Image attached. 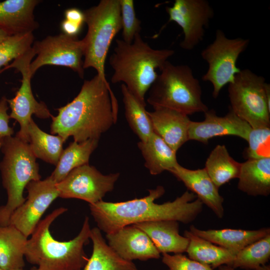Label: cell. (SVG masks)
I'll return each mask as SVG.
<instances>
[{
  "label": "cell",
  "mask_w": 270,
  "mask_h": 270,
  "mask_svg": "<svg viewBox=\"0 0 270 270\" xmlns=\"http://www.w3.org/2000/svg\"><path fill=\"white\" fill-rule=\"evenodd\" d=\"M162 262L168 270H214L210 266L192 260L182 254H163Z\"/></svg>",
  "instance_id": "35"
},
{
  "label": "cell",
  "mask_w": 270,
  "mask_h": 270,
  "mask_svg": "<svg viewBox=\"0 0 270 270\" xmlns=\"http://www.w3.org/2000/svg\"><path fill=\"white\" fill-rule=\"evenodd\" d=\"M179 222L174 220L148 222L133 224L144 232L160 254L186 252L189 240L179 234Z\"/></svg>",
  "instance_id": "20"
},
{
  "label": "cell",
  "mask_w": 270,
  "mask_h": 270,
  "mask_svg": "<svg viewBox=\"0 0 270 270\" xmlns=\"http://www.w3.org/2000/svg\"><path fill=\"white\" fill-rule=\"evenodd\" d=\"M148 90L147 102L152 107L166 108L187 116L208 110L202 100L200 82L190 66L168 60Z\"/></svg>",
  "instance_id": "6"
},
{
  "label": "cell",
  "mask_w": 270,
  "mask_h": 270,
  "mask_svg": "<svg viewBox=\"0 0 270 270\" xmlns=\"http://www.w3.org/2000/svg\"><path fill=\"white\" fill-rule=\"evenodd\" d=\"M184 236L188 239L186 250L188 258L214 269L222 265L230 266L235 255L232 252L199 237L190 230H185Z\"/></svg>",
  "instance_id": "26"
},
{
  "label": "cell",
  "mask_w": 270,
  "mask_h": 270,
  "mask_svg": "<svg viewBox=\"0 0 270 270\" xmlns=\"http://www.w3.org/2000/svg\"><path fill=\"white\" fill-rule=\"evenodd\" d=\"M148 112L153 130L176 152L188 140V131L191 120L188 116L176 110L153 106Z\"/></svg>",
  "instance_id": "18"
},
{
  "label": "cell",
  "mask_w": 270,
  "mask_h": 270,
  "mask_svg": "<svg viewBox=\"0 0 270 270\" xmlns=\"http://www.w3.org/2000/svg\"><path fill=\"white\" fill-rule=\"evenodd\" d=\"M0 270H3L2 269L0 268Z\"/></svg>",
  "instance_id": "44"
},
{
  "label": "cell",
  "mask_w": 270,
  "mask_h": 270,
  "mask_svg": "<svg viewBox=\"0 0 270 270\" xmlns=\"http://www.w3.org/2000/svg\"><path fill=\"white\" fill-rule=\"evenodd\" d=\"M68 209L60 207L41 220L28 240L24 258L37 266L38 270H81L88 258L84 247L89 243L91 228L86 216L78 234L68 241L54 238L50 228L52 224Z\"/></svg>",
  "instance_id": "3"
},
{
  "label": "cell",
  "mask_w": 270,
  "mask_h": 270,
  "mask_svg": "<svg viewBox=\"0 0 270 270\" xmlns=\"http://www.w3.org/2000/svg\"><path fill=\"white\" fill-rule=\"evenodd\" d=\"M30 270H38V269L36 266H34L31 268Z\"/></svg>",
  "instance_id": "41"
},
{
  "label": "cell",
  "mask_w": 270,
  "mask_h": 270,
  "mask_svg": "<svg viewBox=\"0 0 270 270\" xmlns=\"http://www.w3.org/2000/svg\"><path fill=\"white\" fill-rule=\"evenodd\" d=\"M12 270H24L23 268H16V269Z\"/></svg>",
  "instance_id": "43"
},
{
  "label": "cell",
  "mask_w": 270,
  "mask_h": 270,
  "mask_svg": "<svg viewBox=\"0 0 270 270\" xmlns=\"http://www.w3.org/2000/svg\"><path fill=\"white\" fill-rule=\"evenodd\" d=\"M218 270H236L230 266L227 265H222L218 268ZM256 270H270V264H265L261 266Z\"/></svg>",
  "instance_id": "39"
},
{
  "label": "cell",
  "mask_w": 270,
  "mask_h": 270,
  "mask_svg": "<svg viewBox=\"0 0 270 270\" xmlns=\"http://www.w3.org/2000/svg\"><path fill=\"white\" fill-rule=\"evenodd\" d=\"M92 254L81 270H138L133 262L118 254L107 244L98 227L91 228Z\"/></svg>",
  "instance_id": "23"
},
{
  "label": "cell",
  "mask_w": 270,
  "mask_h": 270,
  "mask_svg": "<svg viewBox=\"0 0 270 270\" xmlns=\"http://www.w3.org/2000/svg\"><path fill=\"white\" fill-rule=\"evenodd\" d=\"M120 176L119 172L104 174L88 164L72 170L56 186L60 198H76L93 204L102 200L114 190Z\"/></svg>",
  "instance_id": "12"
},
{
  "label": "cell",
  "mask_w": 270,
  "mask_h": 270,
  "mask_svg": "<svg viewBox=\"0 0 270 270\" xmlns=\"http://www.w3.org/2000/svg\"><path fill=\"white\" fill-rule=\"evenodd\" d=\"M65 19L71 22L82 26L84 22V12L76 8H71L66 10L64 13Z\"/></svg>",
  "instance_id": "37"
},
{
  "label": "cell",
  "mask_w": 270,
  "mask_h": 270,
  "mask_svg": "<svg viewBox=\"0 0 270 270\" xmlns=\"http://www.w3.org/2000/svg\"><path fill=\"white\" fill-rule=\"evenodd\" d=\"M238 188L248 196L270 194V158H249L241 163Z\"/></svg>",
  "instance_id": "22"
},
{
  "label": "cell",
  "mask_w": 270,
  "mask_h": 270,
  "mask_svg": "<svg viewBox=\"0 0 270 270\" xmlns=\"http://www.w3.org/2000/svg\"><path fill=\"white\" fill-rule=\"evenodd\" d=\"M0 150L4 154L0 162L3 187L6 191V204L0 206V226L8 225L14 210L26 200L24 190L33 180H40L39 166L28 143L16 136L2 138Z\"/></svg>",
  "instance_id": "5"
},
{
  "label": "cell",
  "mask_w": 270,
  "mask_h": 270,
  "mask_svg": "<svg viewBox=\"0 0 270 270\" xmlns=\"http://www.w3.org/2000/svg\"><path fill=\"white\" fill-rule=\"evenodd\" d=\"M84 13L88 32L82 40L83 68H94L97 74L108 82L104 72L106 59L112 40L122 29L119 0H102Z\"/></svg>",
  "instance_id": "7"
},
{
  "label": "cell",
  "mask_w": 270,
  "mask_h": 270,
  "mask_svg": "<svg viewBox=\"0 0 270 270\" xmlns=\"http://www.w3.org/2000/svg\"><path fill=\"white\" fill-rule=\"evenodd\" d=\"M204 113L203 121L190 122L188 131V140L207 144L215 136H234L247 141L252 128L230 107L228 112L224 116H217L214 110H208Z\"/></svg>",
  "instance_id": "15"
},
{
  "label": "cell",
  "mask_w": 270,
  "mask_h": 270,
  "mask_svg": "<svg viewBox=\"0 0 270 270\" xmlns=\"http://www.w3.org/2000/svg\"><path fill=\"white\" fill-rule=\"evenodd\" d=\"M241 163L229 154L224 145H217L208 156L205 164L208 174L219 188L232 180L238 178Z\"/></svg>",
  "instance_id": "28"
},
{
  "label": "cell",
  "mask_w": 270,
  "mask_h": 270,
  "mask_svg": "<svg viewBox=\"0 0 270 270\" xmlns=\"http://www.w3.org/2000/svg\"><path fill=\"white\" fill-rule=\"evenodd\" d=\"M138 146L144 160V166L152 175L168 171L178 164L176 152L154 132L146 141L138 142Z\"/></svg>",
  "instance_id": "24"
},
{
  "label": "cell",
  "mask_w": 270,
  "mask_h": 270,
  "mask_svg": "<svg viewBox=\"0 0 270 270\" xmlns=\"http://www.w3.org/2000/svg\"><path fill=\"white\" fill-rule=\"evenodd\" d=\"M56 184L50 176L30 182L26 187L28 198L12 212L8 224L14 226L26 238L30 236L44 212L59 197Z\"/></svg>",
  "instance_id": "14"
},
{
  "label": "cell",
  "mask_w": 270,
  "mask_h": 270,
  "mask_svg": "<svg viewBox=\"0 0 270 270\" xmlns=\"http://www.w3.org/2000/svg\"><path fill=\"white\" fill-rule=\"evenodd\" d=\"M36 54L32 48L23 56L0 70V74L11 68H16L21 73L22 84L15 96L8 99V107L11 110L10 118L15 120L20 125V130L16 136L28 143V126L32 116L34 114L42 119L52 117L47 106L44 102H38L34 98L32 90L30 66Z\"/></svg>",
  "instance_id": "10"
},
{
  "label": "cell",
  "mask_w": 270,
  "mask_h": 270,
  "mask_svg": "<svg viewBox=\"0 0 270 270\" xmlns=\"http://www.w3.org/2000/svg\"><path fill=\"white\" fill-rule=\"evenodd\" d=\"M249 44L248 38H228L222 30L218 29L213 42L202 51L201 56L208 66L202 78L212 84V95L214 98L218 97L224 86L232 82L236 74L240 71L237 61Z\"/></svg>",
  "instance_id": "9"
},
{
  "label": "cell",
  "mask_w": 270,
  "mask_h": 270,
  "mask_svg": "<svg viewBox=\"0 0 270 270\" xmlns=\"http://www.w3.org/2000/svg\"><path fill=\"white\" fill-rule=\"evenodd\" d=\"M168 22L176 23L182 29V48L192 50L204 38L206 28L214 16V10L206 0H176L166 8Z\"/></svg>",
  "instance_id": "13"
},
{
  "label": "cell",
  "mask_w": 270,
  "mask_h": 270,
  "mask_svg": "<svg viewBox=\"0 0 270 270\" xmlns=\"http://www.w3.org/2000/svg\"><path fill=\"white\" fill-rule=\"evenodd\" d=\"M190 230L194 234L224 248L234 254L248 244L270 234L269 228L256 230L232 228L202 230L191 225Z\"/></svg>",
  "instance_id": "21"
},
{
  "label": "cell",
  "mask_w": 270,
  "mask_h": 270,
  "mask_svg": "<svg viewBox=\"0 0 270 270\" xmlns=\"http://www.w3.org/2000/svg\"><path fill=\"white\" fill-rule=\"evenodd\" d=\"M122 40L132 43L141 30V22L136 17L132 0H119Z\"/></svg>",
  "instance_id": "34"
},
{
  "label": "cell",
  "mask_w": 270,
  "mask_h": 270,
  "mask_svg": "<svg viewBox=\"0 0 270 270\" xmlns=\"http://www.w3.org/2000/svg\"><path fill=\"white\" fill-rule=\"evenodd\" d=\"M28 238L14 226H0V268L3 270L23 268Z\"/></svg>",
  "instance_id": "25"
},
{
  "label": "cell",
  "mask_w": 270,
  "mask_h": 270,
  "mask_svg": "<svg viewBox=\"0 0 270 270\" xmlns=\"http://www.w3.org/2000/svg\"><path fill=\"white\" fill-rule=\"evenodd\" d=\"M121 92L126 120L140 142H145L154 132L150 118L143 104L123 84Z\"/></svg>",
  "instance_id": "30"
},
{
  "label": "cell",
  "mask_w": 270,
  "mask_h": 270,
  "mask_svg": "<svg viewBox=\"0 0 270 270\" xmlns=\"http://www.w3.org/2000/svg\"><path fill=\"white\" fill-rule=\"evenodd\" d=\"M231 110L252 128H270V85L249 69L240 70L228 84Z\"/></svg>",
  "instance_id": "8"
},
{
  "label": "cell",
  "mask_w": 270,
  "mask_h": 270,
  "mask_svg": "<svg viewBox=\"0 0 270 270\" xmlns=\"http://www.w3.org/2000/svg\"><path fill=\"white\" fill-rule=\"evenodd\" d=\"M168 172L182 182L187 188L194 193L197 198L209 208L218 218H221L224 216V199L204 168L190 170L178 164Z\"/></svg>",
  "instance_id": "17"
},
{
  "label": "cell",
  "mask_w": 270,
  "mask_h": 270,
  "mask_svg": "<svg viewBox=\"0 0 270 270\" xmlns=\"http://www.w3.org/2000/svg\"><path fill=\"white\" fill-rule=\"evenodd\" d=\"M244 155L249 158H270V128H252Z\"/></svg>",
  "instance_id": "33"
},
{
  "label": "cell",
  "mask_w": 270,
  "mask_h": 270,
  "mask_svg": "<svg viewBox=\"0 0 270 270\" xmlns=\"http://www.w3.org/2000/svg\"><path fill=\"white\" fill-rule=\"evenodd\" d=\"M8 108L7 98L2 97L0 100V137L2 138L12 136L14 134L13 128L8 125L10 118L8 114Z\"/></svg>",
  "instance_id": "36"
},
{
  "label": "cell",
  "mask_w": 270,
  "mask_h": 270,
  "mask_svg": "<svg viewBox=\"0 0 270 270\" xmlns=\"http://www.w3.org/2000/svg\"><path fill=\"white\" fill-rule=\"evenodd\" d=\"M165 192L158 186L149 190L144 198L121 202L102 200L89 204L90 214L98 228L106 234L124 226L136 224L164 220H174L188 224L202 212V202L196 195L188 190L172 202L161 204L154 202Z\"/></svg>",
  "instance_id": "2"
},
{
  "label": "cell",
  "mask_w": 270,
  "mask_h": 270,
  "mask_svg": "<svg viewBox=\"0 0 270 270\" xmlns=\"http://www.w3.org/2000/svg\"><path fill=\"white\" fill-rule=\"evenodd\" d=\"M8 35L6 32L0 29V42L6 38Z\"/></svg>",
  "instance_id": "40"
},
{
  "label": "cell",
  "mask_w": 270,
  "mask_h": 270,
  "mask_svg": "<svg viewBox=\"0 0 270 270\" xmlns=\"http://www.w3.org/2000/svg\"><path fill=\"white\" fill-rule=\"evenodd\" d=\"M116 42V46L109 58L114 70L112 83L122 82L146 106L145 96L158 77L156 69L160 70L174 51L152 48L142 39L140 33L130 44L119 39Z\"/></svg>",
  "instance_id": "4"
},
{
  "label": "cell",
  "mask_w": 270,
  "mask_h": 270,
  "mask_svg": "<svg viewBox=\"0 0 270 270\" xmlns=\"http://www.w3.org/2000/svg\"><path fill=\"white\" fill-rule=\"evenodd\" d=\"M82 26L71 22L66 20H64L61 24V28L64 34L70 36H77L80 32Z\"/></svg>",
  "instance_id": "38"
},
{
  "label": "cell",
  "mask_w": 270,
  "mask_h": 270,
  "mask_svg": "<svg viewBox=\"0 0 270 270\" xmlns=\"http://www.w3.org/2000/svg\"><path fill=\"white\" fill-rule=\"evenodd\" d=\"M32 48L37 56L30 66L32 76L40 67L54 65L70 68L80 78H84V44L77 36L64 34L50 36L34 42Z\"/></svg>",
  "instance_id": "11"
},
{
  "label": "cell",
  "mask_w": 270,
  "mask_h": 270,
  "mask_svg": "<svg viewBox=\"0 0 270 270\" xmlns=\"http://www.w3.org/2000/svg\"><path fill=\"white\" fill-rule=\"evenodd\" d=\"M106 238L108 246L126 260L144 261L160 257L148 235L133 224L107 234Z\"/></svg>",
  "instance_id": "16"
},
{
  "label": "cell",
  "mask_w": 270,
  "mask_h": 270,
  "mask_svg": "<svg viewBox=\"0 0 270 270\" xmlns=\"http://www.w3.org/2000/svg\"><path fill=\"white\" fill-rule=\"evenodd\" d=\"M270 258V234L239 251L229 266L235 269L256 270L266 264Z\"/></svg>",
  "instance_id": "31"
},
{
  "label": "cell",
  "mask_w": 270,
  "mask_h": 270,
  "mask_svg": "<svg viewBox=\"0 0 270 270\" xmlns=\"http://www.w3.org/2000/svg\"><path fill=\"white\" fill-rule=\"evenodd\" d=\"M99 140L90 139L71 142L63 150L56 168L50 176L57 184L63 180L74 169L88 164L91 154L97 148Z\"/></svg>",
  "instance_id": "27"
},
{
  "label": "cell",
  "mask_w": 270,
  "mask_h": 270,
  "mask_svg": "<svg viewBox=\"0 0 270 270\" xmlns=\"http://www.w3.org/2000/svg\"><path fill=\"white\" fill-rule=\"evenodd\" d=\"M2 138H2L0 137V148H1L2 142Z\"/></svg>",
  "instance_id": "42"
},
{
  "label": "cell",
  "mask_w": 270,
  "mask_h": 270,
  "mask_svg": "<svg viewBox=\"0 0 270 270\" xmlns=\"http://www.w3.org/2000/svg\"><path fill=\"white\" fill-rule=\"evenodd\" d=\"M34 40L32 32H28L8 36L2 40L0 42V70L12 60L28 52L32 48Z\"/></svg>",
  "instance_id": "32"
},
{
  "label": "cell",
  "mask_w": 270,
  "mask_h": 270,
  "mask_svg": "<svg viewBox=\"0 0 270 270\" xmlns=\"http://www.w3.org/2000/svg\"><path fill=\"white\" fill-rule=\"evenodd\" d=\"M28 144L36 158L56 166L63 150V138L44 132L32 118L28 126Z\"/></svg>",
  "instance_id": "29"
},
{
  "label": "cell",
  "mask_w": 270,
  "mask_h": 270,
  "mask_svg": "<svg viewBox=\"0 0 270 270\" xmlns=\"http://www.w3.org/2000/svg\"><path fill=\"white\" fill-rule=\"evenodd\" d=\"M38 0L0 1V29L8 35L33 32L38 26L34 14Z\"/></svg>",
  "instance_id": "19"
},
{
  "label": "cell",
  "mask_w": 270,
  "mask_h": 270,
  "mask_svg": "<svg viewBox=\"0 0 270 270\" xmlns=\"http://www.w3.org/2000/svg\"><path fill=\"white\" fill-rule=\"evenodd\" d=\"M52 116L50 132L64 142L72 136L81 142L99 140L116 124L118 104L108 82L98 74L84 80L78 94L70 102L57 109Z\"/></svg>",
  "instance_id": "1"
}]
</instances>
